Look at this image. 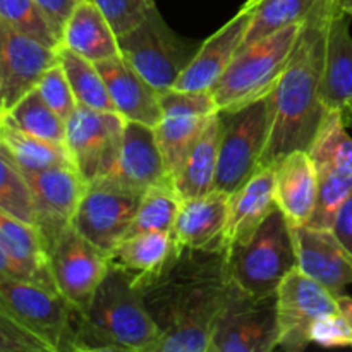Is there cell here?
I'll return each mask as SVG.
<instances>
[{"mask_svg":"<svg viewBox=\"0 0 352 352\" xmlns=\"http://www.w3.org/2000/svg\"><path fill=\"white\" fill-rule=\"evenodd\" d=\"M0 116L17 129L41 140L54 141V143L65 141V120L43 102L36 88Z\"/></svg>","mask_w":352,"mask_h":352,"instance_id":"obj_33","label":"cell"},{"mask_svg":"<svg viewBox=\"0 0 352 352\" xmlns=\"http://www.w3.org/2000/svg\"><path fill=\"white\" fill-rule=\"evenodd\" d=\"M181 201L182 198L179 196L172 177L150 186L141 196L136 217L126 237L143 232L172 234Z\"/></svg>","mask_w":352,"mask_h":352,"instance_id":"obj_30","label":"cell"},{"mask_svg":"<svg viewBox=\"0 0 352 352\" xmlns=\"http://www.w3.org/2000/svg\"><path fill=\"white\" fill-rule=\"evenodd\" d=\"M57 60V48L47 47L0 19V113L33 91L45 71Z\"/></svg>","mask_w":352,"mask_h":352,"instance_id":"obj_15","label":"cell"},{"mask_svg":"<svg viewBox=\"0 0 352 352\" xmlns=\"http://www.w3.org/2000/svg\"><path fill=\"white\" fill-rule=\"evenodd\" d=\"M0 275H9V277L19 278L17 277L16 270H14V267L10 265V261L7 260V256H6V253L2 251V248H0Z\"/></svg>","mask_w":352,"mask_h":352,"instance_id":"obj_46","label":"cell"},{"mask_svg":"<svg viewBox=\"0 0 352 352\" xmlns=\"http://www.w3.org/2000/svg\"><path fill=\"white\" fill-rule=\"evenodd\" d=\"M340 116H342V120L347 126V129H352V100H349V102L340 109Z\"/></svg>","mask_w":352,"mask_h":352,"instance_id":"obj_47","label":"cell"},{"mask_svg":"<svg viewBox=\"0 0 352 352\" xmlns=\"http://www.w3.org/2000/svg\"><path fill=\"white\" fill-rule=\"evenodd\" d=\"M349 100H352V34L349 14L344 10L340 0L327 26L322 103L325 109L340 110Z\"/></svg>","mask_w":352,"mask_h":352,"instance_id":"obj_22","label":"cell"},{"mask_svg":"<svg viewBox=\"0 0 352 352\" xmlns=\"http://www.w3.org/2000/svg\"><path fill=\"white\" fill-rule=\"evenodd\" d=\"M36 91L40 93L43 102L64 120H67L78 107L71 85H69L64 69L58 64V60L50 65L41 76L40 82L36 85Z\"/></svg>","mask_w":352,"mask_h":352,"instance_id":"obj_40","label":"cell"},{"mask_svg":"<svg viewBox=\"0 0 352 352\" xmlns=\"http://www.w3.org/2000/svg\"><path fill=\"white\" fill-rule=\"evenodd\" d=\"M278 346L287 352L305 351L311 340V330L323 316L339 313V301L322 284L294 268L277 289Z\"/></svg>","mask_w":352,"mask_h":352,"instance_id":"obj_12","label":"cell"},{"mask_svg":"<svg viewBox=\"0 0 352 352\" xmlns=\"http://www.w3.org/2000/svg\"><path fill=\"white\" fill-rule=\"evenodd\" d=\"M222 138L219 148L215 189L232 195L261 168L270 131L268 96L239 110L220 112Z\"/></svg>","mask_w":352,"mask_h":352,"instance_id":"obj_8","label":"cell"},{"mask_svg":"<svg viewBox=\"0 0 352 352\" xmlns=\"http://www.w3.org/2000/svg\"><path fill=\"white\" fill-rule=\"evenodd\" d=\"M57 58L64 69L78 105L100 112H116L109 89L95 62L74 54L64 45L57 47Z\"/></svg>","mask_w":352,"mask_h":352,"instance_id":"obj_29","label":"cell"},{"mask_svg":"<svg viewBox=\"0 0 352 352\" xmlns=\"http://www.w3.org/2000/svg\"><path fill=\"white\" fill-rule=\"evenodd\" d=\"M212 116H164L160 122L153 127L158 148H160L170 177L181 167L182 160L199 134L203 133Z\"/></svg>","mask_w":352,"mask_h":352,"instance_id":"obj_32","label":"cell"},{"mask_svg":"<svg viewBox=\"0 0 352 352\" xmlns=\"http://www.w3.org/2000/svg\"><path fill=\"white\" fill-rule=\"evenodd\" d=\"M222 138V117L220 110L213 113L205 129L188 151L172 181L182 199L198 198L215 189L219 148Z\"/></svg>","mask_w":352,"mask_h":352,"instance_id":"obj_26","label":"cell"},{"mask_svg":"<svg viewBox=\"0 0 352 352\" xmlns=\"http://www.w3.org/2000/svg\"><path fill=\"white\" fill-rule=\"evenodd\" d=\"M34 206V229L47 253L57 237L72 223L86 182L74 165L24 172Z\"/></svg>","mask_w":352,"mask_h":352,"instance_id":"obj_14","label":"cell"},{"mask_svg":"<svg viewBox=\"0 0 352 352\" xmlns=\"http://www.w3.org/2000/svg\"><path fill=\"white\" fill-rule=\"evenodd\" d=\"M298 267L329 289L336 298L352 285V258L333 230L292 227Z\"/></svg>","mask_w":352,"mask_h":352,"instance_id":"obj_17","label":"cell"},{"mask_svg":"<svg viewBox=\"0 0 352 352\" xmlns=\"http://www.w3.org/2000/svg\"><path fill=\"white\" fill-rule=\"evenodd\" d=\"M256 2L258 0H248L232 19L227 21L219 31L199 45L198 52L174 88L189 91H208L213 88L239 52L253 21Z\"/></svg>","mask_w":352,"mask_h":352,"instance_id":"obj_16","label":"cell"},{"mask_svg":"<svg viewBox=\"0 0 352 352\" xmlns=\"http://www.w3.org/2000/svg\"><path fill=\"white\" fill-rule=\"evenodd\" d=\"M318 189L306 227L333 230L337 215L352 195V172L337 167H316Z\"/></svg>","mask_w":352,"mask_h":352,"instance_id":"obj_35","label":"cell"},{"mask_svg":"<svg viewBox=\"0 0 352 352\" xmlns=\"http://www.w3.org/2000/svg\"><path fill=\"white\" fill-rule=\"evenodd\" d=\"M124 117L78 105L65 120V148L72 165L85 182L105 177L119 158Z\"/></svg>","mask_w":352,"mask_h":352,"instance_id":"obj_11","label":"cell"},{"mask_svg":"<svg viewBox=\"0 0 352 352\" xmlns=\"http://www.w3.org/2000/svg\"><path fill=\"white\" fill-rule=\"evenodd\" d=\"M0 248L17 277L58 294L52 277L48 253L33 226L0 212Z\"/></svg>","mask_w":352,"mask_h":352,"instance_id":"obj_23","label":"cell"},{"mask_svg":"<svg viewBox=\"0 0 352 352\" xmlns=\"http://www.w3.org/2000/svg\"><path fill=\"white\" fill-rule=\"evenodd\" d=\"M57 291L76 311H82L109 272V254L69 226L48 251Z\"/></svg>","mask_w":352,"mask_h":352,"instance_id":"obj_13","label":"cell"},{"mask_svg":"<svg viewBox=\"0 0 352 352\" xmlns=\"http://www.w3.org/2000/svg\"><path fill=\"white\" fill-rule=\"evenodd\" d=\"M60 45L91 62L119 55L116 33L93 0L76 3L62 30Z\"/></svg>","mask_w":352,"mask_h":352,"instance_id":"obj_25","label":"cell"},{"mask_svg":"<svg viewBox=\"0 0 352 352\" xmlns=\"http://www.w3.org/2000/svg\"><path fill=\"white\" fill-rule=\"evenodd\" d=\"M275 170V199L291 227H302L311 217L318 189V172L308 151H292Z\"/></svg>","mask_w":352,"mask_h":352,"instance_id":"obj_21","label":"cell"},{"mask_svg":"<svg viewBox=\"0 0 352 352\" xmlns=\"http://www.w3.org/2000/svg\"><path fill=\"white\" fill-rule=\"evenodd\" d=\"M308 153L315 167H337L352 172V138L340 110H325Z\"/></svg>","mask_w":352,"mask_h":352,"instance_id":"obj_34","label":"cell"},{"mask_svg":"<svg viewBox=\"0 0 352 352\" xmlns=\"http://www.w3.org/2000/svg\"><path fill=\"white\" fill-rule=\"evenodd\" d=\"M0 144L23 172H38L60 165H72L64 143H54L24 133L3 120V117L0 126Z\"/></svg>","mask_w":352,"mask_h":352,"instance_id":"obj_28","label":"cell"},{"mask_svg":"<svg viewBox=\"0 0 352 352\" xmlns=\"http://www.w3.org/2000/svg\"><path fill=\"white\" fill-rule=\"evenodd\" d=\"M141 196L109 175L86 182L71 226L109 254L129 232Z\"/></svg>","mask_w":352,"mask_h":352,"instance_id":"obj_10","label":"cell"},{"mask_svg":"<svg viewBox=\"0 0 352 352\" xmlns=\"http://www.w3.org/2000/svg\"><path fill=\"white\" fill-rule=\"evenodd\" d=\"M0 352H50V349L0 313Z\"/></svg>","mask_w":352,"mask_h":352,"instance_id":"obj_42","label":"cell"},{"mask_svg":"<svg viewBox=\"0 0 352 352\" xmlns=\"http://www.w3.org/2000/svg\"><path fill=\"white\" fill-rule=\"evenodd\" d=\"M337 301H339L340 313L346 316V320L349 322V325L352 329V298H351V296L344 294V296H340V298H337Z\"/></svg>","mask_w":352,"mask_h":352,"instance_id":"obj_45","label":"cell"},{"mask_svg":"<svg viewBox=\"0 0 352 352\" xmlns=\"http://www.w3.org/2000/svg\"><path fill=\"white\" fill-rule=\"evenodd\" d=\"M72 332L71 352H151L160 336L140 285L113 265L89 305L76 311Z\"/></svg>","mask_w":352,"mask_h":352,"instance_id":"obj_3","label":"cell"},{"mask_svg":"<svg viewBox=\"0 0 352 352\" xmlns=\"http://www.w3.org/2000/svg\"><path fill=\"white\" fill-rule=\"evenodd\" d=\"M229 217V195L219 189L181 201L175 219V244L195 250L227 246L226 227Z\"/></svg>","mask_w":352,"mask_h":352,"instance_id":"obj_20","label":"cell"},{"mask_svg":"<svg viewBox=\"0 0 352 352\" xmlns=\"http://www.w3.org/2000/svg\"><path fill=\"white\" fill-rule=\"evenodd\" d=\"M342 7L349 16H352V0H342Z\"/></svg>","mask_w":352,"mask_h":352,"instance_id":"obj_48","label":"cell"},{"mask_svg":"<svg viewBox=\"0 0 352 352\" xmlns=\"http://www.w3.org/2000/svg\"><path fill=\"white\" fill-rule=\"evenodd\" d=\"M0 126H2V117H0Z\"/></svg>","mask_w":352,"mask_h":352,"instance_id":"obj_49","label":"cell"},{"mask_svg":"<svg viewBox=\"0 0 352 352\" xmlns=\"http://www.w3.org/2000/svg\"><path fill=\"white\" fill-rule=\"evenodd\" d=\"M277 206L274 167L260 168L246 184L229 195L227 246L248 239Z\"/></svg>","mask_w":352,"mask_h":352,"instance_id":"obj_24","label":"cell"},{"mask_svg":"<svg viewBox=\"0 0 352 352\" xmlns=\"http://www.w3.org/2000/svg\"><path fill=\"white\" fill-rule=\"evenodd\" d=\"M229 246L195 250L175 244L164 265L138 282L158 329L151 352H208L232 278Z\"/></svg>","mask_w":352,"mask_h":352,"instance_id":"obj_1","label":"cell"},{"mask_svg":"<svg viewBox=\"0 0 352 352\" xmlns=\"http://www.w3.org/2000/svg\"><path fill=\"white\" fill-rule=\"evenodd\" d=\"M0 19L47 47L57 48L60 45L50 21L36 0H0Z\"/></svg>","mask_w":352,"mask_h":352,"instance_id":"obj_37","label":"cell"},{"mask_svg":"<svg viewBox=\"0 0 352 352\" xmlns=\"http://www.w3.org/2000/svg\"><path fill=\"white\" fill-rule=\"evenodd\" d=\"M340 0H320L302 21L294 52L268 95L270 131L261 168L275 167L292 151H308L325 113L322 81L327 26Z\"/></svg>","mask_w":352,"mask_h":352,"instance_id":"obj_2","label":"cell"},{"mask_svg":"<svg viewBox=\"0 0 352 352\" xmlns=\"http://www.w3.org/2000/svg\"><path fill=\"white\" fill-rule=\"evenodd\" d=\"M227 265L232 282L244 291L277 294L282 280L298 268L292 227L278 206L248 239L230 244Z\"/></svg>","mask_w":352,"mask_h":352,"instance_id":"obj_5","label":"cell"},{"mask_svg":"<svg viewBox=\"0 0 352 352\" xmlns=\"http://www.w3.org/2000/svg\"><path fill=\"white\" fill-rule=\"evenodd\" d=\"M175 241L167 232H143L124 237L109 253V263L127 272L138 282L150 277L167 261Z\"/></svg>","mask_w":352,"mask_h":352,"instance_id":"obj_27","label":"cell"},{"mask_svg":"<svg viewBox=\"0 0 352 352\" xmlns=\"http://www.w3.org/2000/svg\"><path fill=\"white\" fill-rule=\"evenodd\" d=\"M105 81L116 112L124 120L146 124L155 127L162 120L160 93L131 67L120 55L95 62Z\"/></svg>","mask_w":352,"mask_h":352,"instance_id":"obj_19","label":"cell"},{"mask_svg":"<svg viewBox=\"0 0 352 352\" xmlns=\"http://www.w3.org/2000/svg\"><path fill=\"white\" fill-rule=\"evenodd\" d=\"M93 2L102 10L117 38L140 26L146 19L150 10L157 6L155 0H93Z\"/></svg>","mask_w":352,"mask_h":352,"instance_id":"obj_38","label":"cell"},{"mask_svg":"<svg viewBox=\"0 0 352 352\" xmlns=\"http://www.w3.org/2000/svg\"><path fill=\"white\" fill-rule=\"evenodd\" d=\"M0 212L34 227V206L26 175L0 144Z\"/></svg>","mask_w":352,"mask_h":352,"instance_id":"obj_36","label":"cell"},{"mask_svg":"<svg viewBox=\"0 0 352 352\" xmlns=\"http://www.w3.org/2000/svg\"><path fill=\"white\" fill-rule=\"evenodd\" d=\"M40 9L43 10L47 19L50 21L55 34L58 40H62V30H64L65 21L71 16L72 9L78 3V0H36Z\"/></svg>","mask_w":352,"mask_h":352,"instance_id":"obj_43","label":"cell"},{"mask_svg":"<svg viewBox=\"0 0 352 352\" xmlns=\"http://www.w3.org/2000/svg\"><path fill=\"white\" fill-rule=\"evenodd\" d=\"M318 3L320 0H258L253 21L239 50L263 40L282 28L301 24Z\"/></svg>","mask_w":352,"mask_h":352,"instance_id":"obj_31","label":"cell"},{"mask_svg":"<svg viewBox=\"0 0 352 352\" xmlns=\"http://www.w3.org/2000/svg\"><path fill=\"white\" fill-rule=\"evenodd\" d=\"M277 346V294L254 296L232 282L208 352H272Z\"/></svg>","mask_w":352,"mask_h":352,"instance_id":"obj_9","label":"cell"},{"mask_svg":"<svg viewBox=\"0 0 352 352\" xmlns=\"http://www.w3.org/2000/svg\"><path fill=\"white\" fill-rule=\"evenodd\" d=\"M162 117L164 116H198L206 117L219 112L212 89L208 91H189V89L170 88L162 91L160 96Z\"/></svg>","mask_w":352,"mask_h":352,"instance_id":"obj_39","label":"cell"},{"mask_svg":"<svg viewBox=\"0 0 352 352\" xmlns=\"http://www.w3.org/2000/svg\"><path fill=\"white\" fill-rule=\"evenodd\" d=\"M301 24L282 28L237 52L212 88L220 112L239 110L274 91L294 52Z\"/></svg>","mask_w":352,"mask_h":352,"instance_id":"obj_4","label":"cell"},{"mask_svg":"<svg viewBox=\"0 0 352 352\" xmlns=\"http://www.w3.org/2000/svg\"><path fill=\"white\" fill-rule=\"evenodd\" d=\"M109 177L143 192L150 186L170 177L153 127L133 120L124 122L119 158Z\"/></svg>","mask_w":352,"mask_h":352,"instance_id":"obj_18","label":"cell"},{"mask_svg":"<svg viewBox=\"0 0 352 352\" xmlns=\"http://www.w3.org/2000/svg\"><path fill=\"white\" fill-rule=\"evenodd\" d=\"M0 313L36 337L50 352L71 351L76 309L57 292L0 275Z\"/></svg>","mask_w":352,"mask_h":352,"instance_id":"obj_7","label":"cell"},{"mask_svg":"<svg viewBox=\"0 0 352 352\" xmlns=\"http://www.w3.org/2000/svg\"><path fill=\"white\" fill-rule=\"evenodd\" d=\"M333 232L352 258V195L347 198L342 210L337 215L336 223H333Z\"/></svg>","mask_w":352,"mask_h":352,"instance_id":"obj_44","label":"cell"},{"mask_svg":"<svg viewBox=\"0 0 352 352\" xmlns=\"http://www.w3.org/2000/svg\"><path fill=\"white\" fill-rule=\"evenodd\" d=\"M311 340L323 347H352V329L342 313H333L315 323Z\"/></svg>","mask_w":352,"mask_h":352,"instance_id":"obj_41","label":"cell"},{"mask_svg":"<svg viewBox=\"0 0 352 352\" xmlns=\"http://www.w3.org/2000/svg\"><path fill=\"white\" fill-rule=\"evenodd\" d=\"M78 2H79V0H78Z\"/></svg>","mask_w":352,"mask_h":352,"instance_id":"obj_50","label":"cell"},{"mask_svg":"<svg viewBox=\"0 0 352 352\" xmlns=\"http://www.w3.org/2000/svg\"><path fill=\"white\" fill-rule=\"evenodd\" d=\"M117 43L120 57L158 93L174 88L199 48L198 41L186 40L175 33L157 6L140 26L117 38Z\"/></svg>","mask_w":352,"mask_h":352,"instance_id":"obj_6","label":"cell"}]
</instances>
